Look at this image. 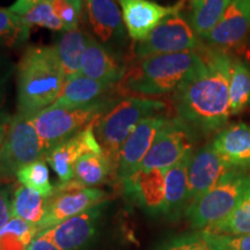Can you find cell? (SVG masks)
<instances>
[{"instance_id": "obj_1", "label": "cell", "mask_w": 250, "mask_h": 250, "mask_svg": "<svg viewBox=\"0 0 250 250\" xmlns=\"http://www.w3.org/2000/svg\"><path fill=\"white\" fill-rule=\"evenodd\" d=\"M204 65L174 94L177 118L195 136H210L226 126L229 111V73L233 58L206 44L199 46Z\"/></svg>"}, {"instance_id": "obj_2", "label": "cell", "mask_w": 250, "mask_h": 250, "mask_svg": "<svg viewBox=\"0 0 250 250\" xmlns=\"http://www.w3.org/2000/svg\"><path fill=\"white\" fill-rule=\"evenodd\" d=\"M204 58L195 51L158 55L131 61L117 87L118 96H162L175 94L201 70Z\"/></svg>"}, {"instance_id": "obj_3", "label": "cell", "mask_w": 250, "mask_h": 250, "mask_svg": "<svg viewBox=\"0 0 250 250\" xmlns=\"http://www.w3.org/2000/svg\"><path fill=\"white\" fill-rule=\"evenodd\" d=\"M15 76L18 112L29 117L51 107L66 81L52 45L28 46L17 64Z\"/></svg>"}, {"instance_id": "obj_4", "label": "cell", "mask_w": 250, "mask_h": 250, "mask_svg": "<svg viewBox=\"0 0 250 250\" xmlns=\"http://www.w3.org/2000/svg\"><path fill=\"white\" fill-rule=\"evenodd\" d=\"M168 110L167 103L152 98L126 96L116 102L94 124L103 153L117 166L122 146L137 125L145 118L167 115Z\"/></svg>"}, {"instance_id": "obj_5", "label": "cell", "mask_w": 250, "mask_h": 250, "mask_svg": "<svg viewBox=\"0 0 250 250\" xmlns=\"http://www.w3.org/2000/svg\"><path fill=\"white\" fill-rule=\"evenodd\" d=\"M249 188L248 170L236 168L228 170L210 191L187 208L186 215L191 227L205 230L223 221L232 213Z\"/></svg>"}, {"instance_id": "obj_6", "label": "cell", "mask_w": 250, "mask_h": 250, "mask_svg": "<svg viewBox=\"0 0 250 250\" xmlns=\"http://www.w3.org/2000/svg\"><path fill=\"white\" fill-rule=\"evenodd\" d=\"M116 103V99L96 102L85 107H51L31 116L45 154L59 144L86 129Z\"/></svg>"}, {"instance_id": "obj_7", "label": "cell", "mask_w": 250, "mask_h": 250, "mask_svg": "<svg viewBox=\"0 0 250 250\" xmlns=\"http://www.w3.org/2000/svg\"><path fill=\"white\" fill-rule=\"evenodd\" d=\"M45 151L31 118L19 114L12 117L0 147V180L12 183L24 166L44 159Z\"/></svg>"}, {"instance_id": "obj_8", "label": "cell", "mask_w": 250, "mask_h": 250, "mask_svg": "<svg viewBox=\"0 0 250 250\" xmlns=\"http://www.w3.org/2000/svg\"><path fill=\"white\" fill-rule=\"evenodd\" d=\"M201 44L188 19L175 13L162 20L146 39L133 42L130 46L129 62L151 56L195 51Z\"/></svg>"}, {"instance_id": "obj_9", "label": "cell", "mask_w": 250, "mask_h": 250, "mask_svg": "<svg viewBox=\"0 0 250 250\" xmlns=\"http://www.w3.org/2000/svg\"><path fill=\"white\" fill-rule=\"evenodd\" d=\"M105 199L107 193L101 189L83 187L73 180L66 183L59 182L48 198L44 217L35 225L36 237L66 219L102 204Z\"/></svg>"}, {"instance_id": "obj_10", "label": "cell", "mask_w": 250, "mask_h": 250, "mask_svg": "<svg viewBox=\"0 0 250 250\" xmlns=\"http://www.w3.org/2000/svg\"><path fill=\"white\" fill-rule=\"evenodd\" d=\"M195 134L177 117H168L159 131L140 169H168L192 154ZM138 168V169H139Z\"/></svg>"}, {"instance_id": "obj_11", "label": "cell", "mask_w": 250, "mask_h": 250, "mask_svg": "<svg viewBox=\"0 0 250 250\" xmlns=\"http://www.w3.org/2000/svg\"><path fill=\"white\" fill-rule=\"evenodd\" d=\"M83 8L92 36L129 62V35L117 0H85Z\"/></svg>"}, {"instance_id": "obj_12", "label": "cell", "mask_w": 250, "mask_h": 250, "mask_svg": "<svg viewBox=\"0 0 250 250\" xmlns=\"http://www.w3.org/2000/svg\"><path fill=\"white\" fill-rule=\"evenodd\" d=\"M249 35L250 6L246 0H232L219 22L203 40L213 49L245 54Z\"/></svg>"}, {"instance_id": "obj_13", "label": "cell", "mask_w": 250, "mask_h": 250, "mask_svg": "<svg viewBox=\"0 0 250 250\" xmlns=\"http://www.w3.org/2000/svg\"><path fill=\"white\" fill-rule=\"evenodd\" d=\"M92 123L86 129L74 134L65 142L59 144L46 153L44 159L52 170L58 176L61 183H66L73 180L74 167L80 158L86 154L102 153L103 149L100 145L94 131Z\"/></svg>"}, {"instance_id": "obj_14", "label": "cell", "mask_w": 250, "mask_h": 250, "mask_svg": "<svg viewBox=\"0 0 250 250\" xmlns=\"http://www.w3.org/2000/svg\"><path fill=\"white\" fill-rule=\"evenodd\" d=\"M167 120V115L145 118L127 137L118 155L116 179L121 183L140 167L144 158L151 149L159 131Z\"/></svg>"}, {"instance_id": "obj_15", "label": "cell", "mask_w": 250, "mask_h": 250, "mask_svg": "<svg viewBox=\"0 0 250 250\" xmlns=\"http://www.w3.org/2000/svg\"><path fill=\"white\" fill-rule=\"evenodd\" d=\"M127 35L133 42L143 41L166 18L180 13L184 0L173 6H162L151 0H118Z\"/></svg>"}, {"instance_id": "obj_16", "label": "cell", "mask_w": 250, "mask_h": 250, "mask_svg": "<svg viewBox=\"0 0 250 250\" xmlns=\"http://www.w3.org/2000/svg\"><path fill=\"white\" fill-rule=\"evenodd\" d=\"M230 169L232 167L218 154L212 142L192 153L188 167L189 205L210 191Z\"/></svg>"}, {"instance_id": "obj_17", "label": "cell", "mask_w": 250, "mask_h": 250, "mask_svg": "<svg viewBox=\"0 0 250 250\" xmlns=\"http://www.w3.org/2000/svg\"><path fill=\"white\" fill-rule=\"evenodd\" d=\"M129 62L99 42L89 34L80 73L105 85L117 86L127 71Z\"/></svg>"}, {"instance_id": "obj_18", "label": "cell", "mask_w": 250, "mask_h": 250, "mask_svg": "<svg viewBox=\"0 0 250 250\" xmlns=\"http://www.w3.org/2000/svg\"><path fill=\"white\" fill-rule=\"evenodd\" d=\"M124 192L144 210L161 213L166 195V169H137L122 182Z\"/></svg>"}, {"instance_id": "obj_19", "label": "cell", "mask_w": 250, "mask_h": 250, "mask_svg": "<svg viewBox=\"0 0 250 250\" xmlns=\"http://www.w3.org/2000/svg\"><path fill=\"white\" fill-rule=\"evenodd\" d=\"M103 204L94 206L83 213L66 219L42 235L55 243L59 250H77L94 235L96 224L102 213Z\"/></svg>"}, {"instance_id": "obj_20", "label": "cell", "mask_w": 250, "mask_h": 250, "mask_svg": "<svg viewBox=\"0 0 250 250\" xmlns=\"http://www.w3.org/2000/svg\"><path fill=\"white\" fill-rule=\"evenodd\" d=\"M215 151L232 168L250 169V125L237 122L223 127L212 140Z\"/></svg>"}, {"instance_id": "obj_21", "label": "cell", "mask_w": 250, "mask_h": 250, "mask_svg": "<svg viewBox=\"0 0 250 250\" xmlns=\"http://www.w3.org/2000/svg\"><path fill=\"white\" fill-rule=\"evenodd\" d=\"M114 94L118 95L116 86L105 85L80 73L65 81L61 95L52 105L67 108L85 107L96 102L115 99Z\"/></svg>"}, {"instance_id": "obj_22", "label": "cell", "mask_w": 250, "mask_h": 250, "mask_svg": "<svg viewBox=\"0 0 250 250\" xmlns=\"http://www.w3.org/2000/svg\"><path fill=\"white\" fill-rule=\"evenodd\" d=\"M192 154L186 156L173 167L166 169V195L162 214L175 219L186 212L189 205L188 167Z\"/></svg>"}, {"instance_id": "obj_23", "label": "cell", "mask_w": 250, "mask_h": 250, "mask_svg": "<svg viewBox=\"0 0 250 250\" xmlns=\"http://www.w3.org/2000/svg\"><path fill=\"white\" fill-rule=\"evenodd\" d=\"M88 37V31L81 28L62 31L56 36L52 46L61 62L66 80L80 74L81 61L86 50Z\"/></svg>"}, {"instance_id": "obj_24", "label": "cell", "mask_w": 250, "mask_h": 250, "mask_svg": "<svg viewBox=\"0 0 250 250\" xmlns=\"http://www.w3.org/2000/svg\"><path fill=\"white\" fill-rule=\"evenodd\" d=\"M117 166L104 153L86 154L80 158L74 167L73 181L80 186L92 188L116 179Z\"/></svg>"}, {"instance_id": "obj_25", "label": "cell", "mask_w": 250, "mask_h": 250, "mask_svg": "<svg viewBox=\"0 0 250 250\" xmlns=\"http://www.w3.org/2000/svg\"><path fill=\"white\" fill-rule=\"evenodd\" d=\"M232 0H190L188 21L197 36L204 39L219 22Z\"/></svg>"}, {"instance_id": "obj_26", "label": "cell", "mask_w": 250, "mask_h": 250, "mask_svg": "<svg viewBox=\"0 0 250 250\" xmlns=\"http://www.w3.org/2000/svg\"><path fill=\"white\" fill-rule=\"evenodd\" d=\"M250 108V66L240 58H233L229 73V111L237 116Z\"/></svg>"}, {"instance_id": "obj_27", "label": "cell", "mask_w": 250, "mask_h": 250, "mask_svg": "<svg viewBox=\"0 0 250 250\" xmlns=\"http://www.w3.org/2000/svg\"><path fill=\"white\" fill-rule=\"evenodd\" d=\"M48 198L35 190L21 184L15 188L12 196V217H18L36 225L44 217Z\"/></svg>"}, {"instance_id": "obj_28", "label": "cell", "mask_w": 250, "mask_h": 250, "mask_svg": "<svg viewBox=\"0 0 250 250\" xmlns=\"http://www.w3.org/2000/svg\"><path fill=\"white\" fill-rule=\"evenodd\" d=\"M35 239V225L21 218L12 217L0 229V250H28Z\"/></svg>"}, {"instance_id": "obj_29", "label": "cell", "mask_w": 250, "mask_h": 250, "mask_svg": "<svg viewBox=\"0 0 250 250\" xmlns=\"http://www.w3.org/2000/svg\"><path fill=\"white\" fill-rule=\"evenodd\" d=\"M205 232L227 235L250 234V188L242 196L232 213L220 223L206 228Z\"/></svg>"}, {"instance_id": "obj_30", "label": "cell", "mask_w": 250, "mask_h": 250, "mask_svg": "<svg viewBox=\"0 0 250 250\" xmlns=\"http://www.w3.org/2000/svg\"><path fill=\"white\" fill-rule=\"evenodd\" d=\"M30 30L22 19L6 8H0V48L15 49L22 46L29 39Z\"/></svg>"}, {"instance_id": "obj_31", "label": "cell", "mask_w": 250, "mask_h": 250, "mask_svg": "<svg viewBox=\"0 0 250 250\" xmlns=\"http://www.w3.org/2000/svg\"><path fill=\"white\" fill-rule=\"evenodd\" d=\"M17 180L22 186L35 190L45 198H49L54 192L55 187L50 182L49 168L45 159H40L21 168L18 171Z\"/></svg>"}, {"instance_id": "obj_32", "label": "cell", "mask_w": 250, "mask_h": 250, "mask_svg": "<svg viewBox=\"0 0 250 250\" xmlns=\"http://www.w3.org/2000/svg\"><path fill=\"white\" fill-rule=\"evenodd\" d=\"M159 250H220L214 234L205 230L187 233L173 237Z\"/></svg>"}, {"instance_id": "obj_33", "label": "cell", "mask_w": 250, "mask_h": 250, "mask_svg": "<svg viewBox=\"0 0 250 250\" xmlns=\"http://www.w3.org/2000/svg\"><path fill=\"white\" fill-rule=\"evenodd\" d=\"M21 19H22L24 27L28 30H31L33 27H41L54 31H59V33L66 31L64 24L57 18V15L55 14L49 0H44V1L40 2L39 5H36L27 14L21 17Z\"/></svg>"}, {"instance_id": "obj_34", "label": "cell", "mask_w": 250, "mask_h": 250, "mask_svg": "<svg viewBox=\"0 0 250 250\" xmlns=\"http://www.w3.org/2000/svg\"><path fill=\"white\" fill-rule=\"evenodd\" d=\"M55 14L62 21L66 30L79 28L85 7V0H49Z\"/></svg>"}, {"instance_id": "obj_35", "label": "cell", "mask_w": 250, "mask_h": 250, "mask_svg": "<svg viewBox=\"0 0 250 250\" xmlns=\"http://www.w3.org/2000/svg\"><path fill=\"white\" fill-rule=\"evenodd\" d=\"M17 65L7 55L0 52V112L4 111V105L7 100V93L13 78Z\"/></svg>"}, {"instance_id": "obj_36", "label": "cell", "mask_w": 250, "mask_h": 250, "mask_svg": "<svg viewBox=\"0 0 250 250\" xmlns=\"http://www.w3.org/2000/svg\"><path fill=\"white\" fill-rule=\"evenodd\" d=\"M214 237L220 250H250V234H243V235L214 234Z\"/></svg>"}, {"instance_id": "obj_37", "label": "cell", "mask_w": 250, "mask_h": 250, "mask_svg": "<svg viewBox=\"0 0 250 250\" xmlns=\"http://www.w3.org/2000/svg\"><path fill=\"white\" fill-rule=\"evenodd\" d=\"M12 218L11 189L7 183H0V229Z\"/></svg>"}, {"instance_id": "obj_38", "label": "cell", "mask_w": 250, "mask_h": 250, "mask_svg": "<svg viewBox=\"0 0 250 250\" xmlns=\"http://www.w3.org/2000/svg\"><path fill=\"white\" fill-rule=\"evenodd\" d=\"M44 1V0H17L13 5L9 7V11L13 12L14 14L19 15V17H23L28 12L31 11L36 5L40 2Z\"/></svg>"}, {"instance_id": "obj_39", "label": "cell", "mask_w": 250, "mask_h": 250, "mask_svg": "<svg viewBox=\"0 0 250 250\" xmlns=\"http://www.w3.org/2000/svg\"><path fill=\"white\" fill-rule=\"evenodd\" d=\"M28 250H59V249L55 246L54 242L50 241L48 237H45L44 235H40L30 243Z\"/></svg>"}, {"instance_id": "obj_40", "label": "cell", "mask_w": 250, "mask_h": 250, "mask_svg": "<svg viewBox=\"0 0 250 250\" xmlns=\"http://www.w3.org/2000/svg\"><path fill=\"white\" fill-rule=\"evenodd\" d=\"M11 120L12 117H9L5 111L0 112V147H1L2 143H4V139L6 137V133H7Z\"/></svg>"}, {"instance_id": "obj_41", "label": "cell", "mask_w": 250, "mask_h": 250, "mask_svg": "<svg viewBox=\"0 0 250 250\" xmlns=\"http://www.w3.org/2000/svg\"><path fill=\"white\" fill-rule=\"evenodd\" d=\"M246 1H247V2H248V5L250 6V0H246Z\"/></svg>"}, {"instance_id": "obj_42", "label": "cell", "mask_w": 250, "mask_h": 250, "mask_svg": "<svg viewBox=\"0 0 250 250\" xmlns=\"http://www.w3.org/2000/svg\"><path fill=\"white\" fill-rule=\"evenodd\" d=\"M0 183H1V180H0Z\"/></svg>"}]
</instances>
